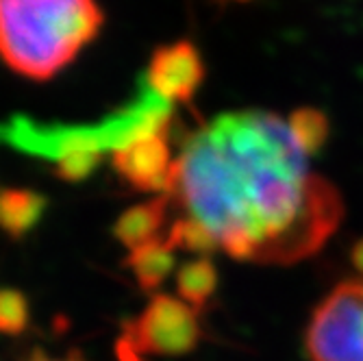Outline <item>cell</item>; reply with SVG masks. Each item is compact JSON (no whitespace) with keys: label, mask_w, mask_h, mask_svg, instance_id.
I'll use <instances>...</instances> for the list:
<instances>
[{"label":"cell","mask_w":363,"mask_h":361,"mask_svg":"<svg viewBox=\"0 0 363 361\" xmlns=\"http://www.w3.org/2000/svg\"><path fill=\"white\" fill-rule=\"evenodd\" d=\"M201 324L196 311L181 299L155 294L142 313L124 324L118 340L120 361H144L146 357H179L196 348Z\"/></svg>","instance_id":"cell-4"},{"label":"cell","mask_w":363,"mask_h":361,"mask_svg":"<svg viewBox=\"0 0 363 361\" xmlns=\"http://www.w3.org/2000/svg\"><path fill=\"white\" fill-rule=\"evenodd\" d=\"M305 348L311 361H363V279L335 285L313 309Z\"/></svg>","instance_id":"cell-5"},{"label":"cell","mask_w":363,"mask_h":361,"mask_svg":"<svg viewBox=\"0 0 363 361\" xmlns=\"http://www.w3.org/2000/svg\"><path fill=\"white\" fill-rule=\"evenodd\" d=\"M168 196L218 248L257 264L305 259L344 213L337 189L309 170L289 124L261 109L222 113L189 135Z\"/></svg>","instance_id":"cell-1"},{"label":"cell","mask_w":363,"mask_h":361,"mask_svg":"<svg viewBox=\"0 0 363 361\" xmlns=\"http://www.w3.org/2000/svg\"><path fill=\"white\" fill-rule=\"evenodd\" d=\"M350 259H352V266L357 268V272H359V274H361V279H363V240H361V242H357V244L352 246Z\"/></svg>","instance_id":"cell-16"},{"label":"cell","mask_w":363,"mask_h":361,"mask_svg":"<svg viewBox=\"0 0 363 361\" xmlns=\"http://www.w3.org/2000/svg\"><path fill=\"white\" fill-rule=\"evenodd\" d=\"M24 361H85L79 352H70L68 357H48L42 350H35L30 357H26Z\"/></svg>","instance_id":"cell-15"},{"label":"cell","mask_w":363,"mask_h":361,"mask_svg":"<svg viewBox=\"0 0 363 361\" xmlns=\"http://www.w3.org/2000/svg\"><path fill=\"white\" fill-rule=\"evenodd\" d=\"M218 287V270L213 261L207 257L191 259L183 264L177 272V291L179 299L189 305L196 313L205 309L209 299Z\"/></svg>","instance_id":"cell-11"},{"label":"cell","mask_w":363,"mask_h":361,"mask_svg":"<svg viewBox=\"0 0 363 361\" xmlns=\"http://www.w3.org/2000/svg\"><path fill=\"white\" fill-rule=\"evenodd\" d=\"M174 250L166 240H152L135 250H128V257L124 266L130 268L138 285L146 291L152 294L163 281L170 277L174 270Z\"/></svg>","instance_id":"cell-10"},{"label":"cell","mask_w":363,"mask_h":361,"mask_svg":"<svg viewBox=\"0 0 363 361\" xmlns=\"http://www.w3.org/2000/svg\"><path fill=\"white\" fill-rule=\"evenodd\" d=\"M289 130L294 140L298 142L305 155H311L322 148L328 138V120L322 111L313 107L296 109L289 118Z\"/></svg>","instance_id":"cell-12"},{"label":"cell","mask_w":363,"mask_h":361,"mask_svg":"<svg viewBox=\"0 0 363 361\" xmlns=\"http://www.w3.org/2000/svg\"><path fill=\"white\" fill-rule=\"evenodd\" d=\"M172 105L159 98L140 77L138 96L96 124H42L24 116L0 122V144L52 159L55 163L74 152L101 155L116 152L146 135L168 133Z\"/></svg>","instance_id":"cell-3"},{"label":"cell","mask_w":363,"mask_h":361,"mask_svg":"<svg viewBox=\"0 0 363 361\" xmlns=\"http://www.w3.org/2000/svg\"><path fill=\"white\" fill-rule=\"evenodd\" d=\"M168 133L140 138L113 152L111 161L116 172L133 189L161 191L168 196L177 161L170 150Z\"/></svg>","instance_id":"cell-7"},{"label":"cell","mask_w":363,"mask_h":361,"mask_svg":"<svg viewBox=\"0 0 363 361\" xmlns=\"http://www.w3.org/2000/svg\"><path fill=\"white\" fill-rule=\"evenodd\" d=\"M48 199L35 189L0 187V231L11 240L28 235L44 218Z\"/></svg>","instance_id":"cell-8"},{"label":"cell","mask_w":363,"mask_h":361,"mask_svg":"<svg viewBox=\"0 0 363 361\" xmlns=\"http://www.w3.org/2000/svg\"><path fill=\"white\" fill-rule=\"evenodd\" d=\"M144 83L166 103L187 105L205 81V63L189 40H179L155 48Z\"/></svg>","instance_id":"cell-6"},{"label":"cell","mask_w":363,"mask_h":361,"mask_svg":"<svg viewBox=\"0 0 363 361\" xmlns=\"http://www.w3.org/2000/svg\"><path fill=\"white\" fill-rule=\"evenodd\" d=\"M30 307L26 296L16 287H0V333L20 335L26 331Z\"/></svg>","instance_id":"cell-13"},{"label":"cell","mask_w":363,"mask_h":361,"mask_svg":"<svg viewBox=\"0 0 363 361\" xmlns=\"http://www.w3.org/2000/svg\"><path fill=\"white\" fill-rule=\"evenodd\" d=\"M89 0H0V59L28 79L61 72L103 28Z\"/></svg>","instance_id":"cell-2"},{"label":"cell","mask_w":363,"mask_h":361,"mask_svg":"<svg viewBox=\"0 0 363 361\" xmlns=\"http://www.w3.org/2000/svg\"><path fill=\"white\" fill-rule=\"evenodd\" d=\"M170 196L159 194L150 201H144L135 207H128L113 224V235L128 250H135L152 240H157L163 222L168 216Z\"/></svg>","instance_id":"cell-9"},{"label":"cell","mask_w":363,"mask_h":361,"mask_svg":"<svg viewBox=\"0 0 363 361\" xmlns=\"http://www.w3.org/2000/svg\"><path fill=\"white\" fill-rule=\"evenodd\" d=\"M166 242L172 246V250H189V252H211L218 248L207 228L191 218H179L170 226Z\"/></svg>","instance_id":"cell-14"}]
</instances>
